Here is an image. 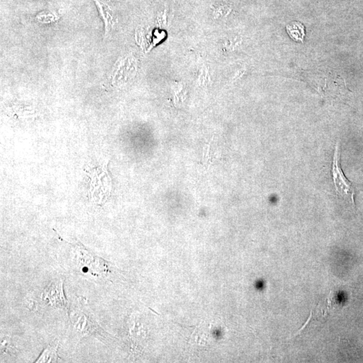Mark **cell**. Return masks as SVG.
Masks as SVG:
<instances>
[{"label":"cell","instance_id":"obj_5","mask_svg":"<svg viewBox=\"0 0 363 363\" xmlns=\"http://www.w3.org/2000/svg\"><path fill=\"white\" fill-rule=\"evenodd\" d=\"M99 12L100 18L104 24V38L112 33L117 23V17L113 7L102 0H93Z\"/></svg>","mask_w":363,"mask_h":363},{"label":"cell","instance_id":"obj_2","mask_svg":"<svg viewBox=\"0 0 363 363\" xmlns=\"http://www.w3.org/2000/svg\"><path fill=\"white\" fill-rule=\"evenodd\" d=\"M66 244L69 254L63 257V262L73 273L94 282L110 280L115 274L111 262L91 252L80 242L72 244L66 241Z\"/></svg>","mask_w":363,"mask_h":363},{"label":"cell","instance_id":"obj_7","mask_svg":"<svg viewBox=\"0 0 363 363\" xmlns=\"http://www.w3.org/2000/svg\"><path fill=\"white\" fill-rule=\"evenodd\" d=\"M286 30L289 35L295 41L304 42L306 32H305V27L301 23L298 22L289 23L286 26Z\"/></svg>","mask_w":363,"mask_h":363},{"label":"cell","instance_id":"obj_6","mask_svg":"<svg viewBox=\"0 0 363 363\" xmlns=\"http://www.w3.org/2000/svg\"><path fill=\"white\" fill-rule=\"evenodd\" d=\"M59 342L55 340L53 343H50L47 347L40 353L39 357L34 361L35 363H58L60 360L58 355V348Z\"/></svg>","mask_w":363,"mask_h":363},{"label":"cell","instance_id":"obj_1","mask_svg":"<svg viewBox=\"0 0 363 363\" xmlns=\"http://www.w3.org/2000/svg\"><path fill=\"white\" fill-rule=\"evenodd\" d=\"M68 314L69 327L67 333L73 350L87 338L93 337L107 345L115 341V338L100 325L86 297H77L69 308Z\"/></svg>","mask_w":363,"mask_h":363},{"label":"cell","instance_id":"obj_4","mask_svg":"<svg viewBox=\"0 0 363 363\" xmlns=\"http://www.w3.org/2000/svg\"><path fill=\"white\" fill-rule=\"evenodd\" d=\"M41 295L42 299L52 308L63 310L68 314L69 307L63 290L62 278L52 281L44 288Z\"/></svg>","mask_w":363,"mask_h":363},{"label":"cell","instance_id":"obj_3","mask_svg":"<svg viewBox=\"0 0 363 363\" xmlns=\"http://www.w3.org/2000/svg\"><path fill=\"white\" fill-rule=\"evenodd\" d=\"M331 173L336 191L339 197L349 202L353 207H355V188L352 182L345 177L341 169V149L339 142H337L336 145Z\"/></svg>","mask_w":363,"mask_h":363},{"label":"cell","instance_id":"obj_8","mask_svg":"<svg viewBox=\"0 0 363 363\" xmlns=\"http://www.w3.org/2000/svg\"><path fill=\"white\" fill-rule=\"evenodd\" d=\"M14 347L11 343L10 338L3 337L1 338V355H8L11 352H13Z\"/></svg>","mask_w":363,"mask_h":363},{"label":"cell","instance_id":"obj_9","mask_svg":"<svg viewBox=\"0 0 363 363\" xmlns=\"http://www.w3.org/2000/svg\"><path fill=\"white\" fill-rule=\"evenodd\" d=\"M36 19L40 22L49 23L55 20L56 16L51 13H41L36 16Z\"/></svg>","mask_w":363,"mask_h":363},{"label":"cell","instance_id":"obj_10","mask_svg":"<svg viewBox=\"0 0 363 363\" xmlns=\"http://www.w3.org/2000/svg\"><path fill=\"white\" fill-rule=\"evenodd\" d=\"M26 306L29 310L31 312H36L37 310V303L34 299L30 298H26Z\"/></svg>","mask_w":363,"mask_h":363},{"label":"cell","instance_id":"obj_11","mask_svg":"<svg viewBox=\"0 0 363 363\" xmlns=\"http://www.w3.org/2000/svg\"><path fill=\"white\" fill-rule=\"evenodd\" d=\"M210 145H207V146H206V148L204 149V164H205V166H207L208 164H209L210 162H211L212 157L211 156H210Z\"/></svg>","mask_w":363,"mask_h":363}]
</instances>
